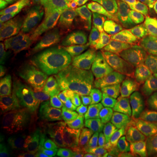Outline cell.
Masks as SVG:
<instances>
[{
    "label": "cell",
    "mask_w": 157,
    "mask_h": 157,
    "mask_svg": "<svg viewBox=\"0 0 157 157\" xmlns=\"http://www.w3.org/2000/svg\"><path fill=\"white\" fill-rule=\"evenodd\" d=\"M95 157H113V155L111 150L109 149V150H106V151L101 152L99 155H97Z\"/></svg>",
    "instance_id": "cb8c5ba5"
},
{
    "label": "cell",
    "mask_w": 157,
    "mask_h": 157,
    "mask_svg": "<svg viewBox=\"0 0 157 157\" xmlns=\"http://www.w3.org/2000/svg\"><path fill=\"white\" fill-rule=\"evenodd\" d=\"M17 6L8 0H0V17L5 20L10 17L16 10Z\"/></svg>",
    "instance_id": "d6986e66"
},
{
    "label": "cell",
    "mask_w": 157,
    "mask_h": 157,
    "mask_svg": "<svg viewBox=\"0 0 157 157\" xmlns=\"http://www.w3.org/2000/svg\"><path fill=\"white\" fill-rule=\"evenodd\" d=\"M110 150L113 157H157V136L140 129Z\"/></svg>",
    "instance_id": "30bf717a"
},
{
    "label": "cell",
    "mask_w": 157,
    "mask_h": 157,
    "mask_svg": "<svg viewBox=\"0 0 157 157\" xmlns=\"http://www.w3.org/2000/svg\"><path fill=\"white\" fill-rule=\"evenodd\" d=\"M37 149L44 157H94V149L65 126L51 128L41 134Z\"/></svg>",
    "instance_id": "8992f818"
},
{
    "label": "cell",
    "mask_w": 157,
    "mask_h": 157,
    "mask_svg": "<svg viewBox=\"0 0 157 157\" xmlns=\"http://www.w3.org/2000/svg\"><path fill=\"white\" fill-rule=\"evenodd\" d=\"M126 93L157 90V61L148 62L136 68L121 86Z\"/></svg>",
    "instance_id": "4fadbf2b"
},
{
    "label": "cell",
    "mask_w": 157,
    "mask_h": 157,
    "mask_svg": "<svg viewBox=\"0 0 157 157\" xmlns=\"http://www.w3.org/2000/svg\"><path fill=\"white\" fill-rule=\"evenodd\" d=\"M155 26L151 19L133 18L126 21L116 41V52L124 62L135 64L144 55Z\"/></svg>",
    "instance_id": "52a82bcc"
},
{
    "label": "cell",
    "mask_w": 157,
    "mask_h": 157,
    "mask_svg": "<svg viewBox=\"0 0 157 157\" xmlns=\"http://www.w3.org/2000/svg\"><path fill=\"white\" fill-rule=\"evenodd\" d=\"M136 1H138V2H139V1H141V0H136Z\"/></svg>",
    "instance_id": "83f0119b"
},
{
    "label": "cell",
    "mask_w": 157,
    "mask_h": 157,
    "mask_svg": "<svg viewBox=\"0 0 157 157\" xmlns=\"http://www.w3.org/2000/svg\"><path fill=\"white\" fill-rule=\"evenodd\" d=\"M143 113L126 95L98 96L68 111L62 124L94 150L112 149L140 130Z\"/></svg>",
    "instance_id": "6da1fadb"
},
{
    "label": "cell",
    "mask_w": 157,
    "mask_h": 157,
    "mask_svg": "<svg viewBox=\"0 0 157 157\" xmlns=\"http://www.w3.org/2000/svg\"><path fill=\"white\" fill-rule=\"evenodd\" d=\"M33 29L28 26H18L3 30L0 34V43L1 45H11L18 39L25 37Z\"/></svg>",
    "instance_id": "2e32d148"
},
{
    "label": "cell",
    "mask_w": 157,
    "mask_h": 157,
    "mask_svg": "<svg viewBox=\"0 0 157 157\" xmlns=\"http://www.w3.org/2000/svg\"><path fill=\"white\" fill-rule=\"evenodd\" d=\"M65 6L68 8H81L86 5L87 0H63Z\"/></svg>",
    "instance_id": "44dd1931"
},
{
    "label": "cell",
    "mask_w": 157,
    "mask_h": 157,
    "mask_svg": "<svg viewBox=\"0 0 157 157\" xmlns=\"http://www.w3.org/2000/svg\"><path fill=\"white\" fill-rule=\"evenodd\" d=\"M9 89L6 86H0V126L1 128H8L14 116L15 107L11 101Z\"/></svg>",
    "instance_id": "9a60e30c"
},
{
    "label": "cell",
    "mask_w": 157,
    "mask_h": 157,
    "mask_svg": "<svg viewBox=\"0 0 157 157\" xmlns=\"http://www.w3.org/2000/svg\"><path fill=\"white\" fill-rule=\"evenodd\" d=\"M58 70L59 68L49 67L41 63L33 70L11 78L8 83L11 99H22L30 91L41 84L52 74L56 73Z\"/></svg>",
    "instance_id": "8fae6325"
},
{
    "label": "cell",
    "mask_w": 157,
    "mask_h": 157,
    "mask_svg": "<svg viewBox=\"0 0 157 157\" xmlns=\"http://www.w3.org/2000/svg\"><path fill=\"white\" fill-rule=\"evenodd\" d=\"M136 0H87L82 10L86 12L92 31L113 18L126 21L138 18Z\"/></svg>",
    "instance_id": "ba28073f"
},
{
    "label": "cell",
    "mask_w": 157,
    "mask_h": 157,
    "mask_svg": "<svg viewBox=\"0 0 157 157\" xmlns=\"http://www.w3.org/2000/svg\"><path fill=\"white\" fill-rule=\"evenodd\" d=\"M4 157H24L23 156V153L21 150L17 149V150H14V151L9 153L7 155H5Z\"/></svg>",
    "instance_id": "603a6c76"
},
{
    "label": "cell",
    "mask_w": 157,
    "mask_h": 157,
    "mask_svg": "<svg viewBox=\"0 0 157 157\" xmlns=\"http://www.w3.org/2000/svg\"><path fill=\"white\" fill-rule=\"evenodd\" d=\"M155 11L154 6L148 0H141L138 2V9L137 13L140 17H146L149 18L150 16L154 14Z\"/></svg>",
    "instance_id": "e0dca14e"
},
{
    "label": "cell",
    "mask_w": 157,
    "mask_h": 157,
    "mask_svg": "<svg viewBox=\"0 0 157 157\" xmlns=\"http://www.w3.org/2000/svg\"><path fill=\"white\" fill-rule=\"evenodd\" d=\"M150 19H151V21L152 23H153V25H154V26H155V31L157 32V14L156 15H155V16H153Z\"/></svg>",
    "instance_id": "d4e9b609"
},
{
    "label": "cell",
    "mask_w": 157,
    "mask_h": 157,
    "mask_svg": "<svg viewBox=\"0 0 157 157\" xmlns=\"http://www.w3.org/2000/svg\"><path fill=\"white\" fill-rule=\"evenodd\" d=\"M29 157H35V156H33V155H30V156Z\"/></svg>",
    "instance_id": "4316f807"
},
{
    "label": "cell",
    "mask_w": 157,
    "mask_h": 157,
    "mask_svg": "<svg viewBox=\"0 0 157 157\" xmlns=\"http://www.w3.org/2000/svg\"><path fill=\"white\" fill-rule=\"evenodd\" d=\"M49 39L46 33L35 32L7 45L1 56V81L33 70L42 59Z\"/></svg>",
    "instance_id": "5b68a950"
},
{
    "label": "cell",
    "mask_w": 157,
    "mask_h": 157,
    "mask_svg": "<svg viewBox=\"0 0 157 157\" xmlns=\"http://www.w3.org/2000/svg\"><path fill=\"white\" fill-rule=\"evenodd\" d=\"M150 3H151L153 6H154V8H155V10L157 12V0H148Z\"/></svg>",
    "instance_id": "484cf974"
},
{
    "label": "cell",
    "mask_w": 157,
    "mask_h": 157,
    "mask_svg": "<svg viewBox=\"0 0 157 157\" xmlns=\"http://www.w3.org/2000/svg\"><path fill=\"white\" fill-rule=\"evenodd\" d=\"M125 95L145 115L157 111V90L127 93Z\"/></svg>",
    "instance_id": "5bb4252c"
},
{
    "label": "cell",
    "mask_w": 157,
    "mask_h": 157,
    "mask_svg": "<svg viewBox=\"0 0 157 157\" xmlns=\"http://www.w3.org/2000/svg\"><path fill=\"white\" fill-rule=\"evenodd\" d=\"M88 17L82 11H71L60 17L49 37L41 63L54 67L77 48L88 28Z\"/></svg>",
    "instance_id": "3957f363"
},
{
    "label": "cell",
    "mask_w": 157,
    "mask_h": 157,
    "mask_svg": "<svg viewBox=\"0 0 157 157\" xmlns=\"http://www.w3.org/2000/svg\"><path fill=\"white\" fill-rule=\"evenodd\" d=\"M11 136L5 130H1L0 132V153L1 155L6 154L10 149L11 146Z\"/></svg>",
    "instance_id": "ffe728a7"
},
{
    "label": "cell",
    "mask_w": 157,
    "mask_h": 157,
    "mask_svg": "<svg viewBox=\"0 0 157 157\" xmlns=\"http://www.w3.org/2000/svg\"><path fill=\"white\" fill-rule=\"evenodd\" d=\"M11 3H13L17 7H22V6H26L30 3L33 2L34 0H8Z\"/></svg>",
    "instance_id": "7402d4cb"
},
{
    "label": "cell",
    "mask_w": 157,
    "mask_h": 157,
    "mask_svg": "<svg viewBox=\"0 0 157 157\" xmlns=\"http://www.w3.org/2000/svg\"><path fill=\"white\" fill-rule=\"evenodd\" d=\"M143 124L144 130L157 136V111L147 114Z\"/></svg>",
    "instance_id": "ac0fdd59"
},
{
    "label": "cell",
    "mask_w": 157,
    "mask_h": 157,
    "mask_svg": "<svg viewBox=\"0 0 157 157\" xmlns=\"http://www.w3.org/2000/svg\"><path fill=\"white\" fill-rule=\"evenodd\" d=\"M62 0H37L32 6L17 12L0 24L1 31L6 29L28 26L34 29L45 17L61 10Z\"/></svg>",
    "instance_id": "9c48e42d"
},
{
    "label": "cell",
    "mask_w": 157,
    "mask_h": 157,
    "mask_svg": "<svg viewBox=\"0 0 157 157\" xmlns=\"http://www.w3.org/2000/svg\"><path fill=\"white\" fill-rule=\"evenodd\" d=\"M121 65L116 56L104 58L94 63L78 84L63 98L59 108L72 107L115 87L121 80Z\"/></svg>",
    "instance_id": "277c9868"
},
{
    "label": "cell",
    "mask_w": 157,
    "mask_h": 157,
    "mask_svg": "<svg viewBox=\"0 0 157 157\" xmlns=\"http://www.w3.org/2000/svg\"><path fill=\"white\" fill-rule=\"evenodd\" d=\"M125 22L126 20L113 18L90 31L86 43L62 68L63 78L70 82L85 67L107 57L115 45Z\"/></svg>",
    "instance_id": "7a4b0ae2"
},
{
    "label": "cell",
    "mask_w": 157,
    "mask_h": 157,
    "mask_svg": "<svg viewBox=\"0 0 157 157\" xmlns=\"http://www.w3.org/2000/svg\"><path fill=\"white\" fill-rule=\"evenodd\" d=\"M67 83L59 69L56 73L52 74L41 84L30 91L27 94L23 97L22 100L26 102L29 107H36L44 101L56 97L65 88Z\"/></svg>",
    "instance_id": "7c38bea8"
}]
</instances>
